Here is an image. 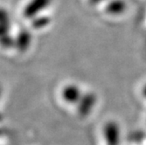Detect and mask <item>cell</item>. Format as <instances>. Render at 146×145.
<instances>
[{
  "label": "cell",
  "instance_id": "6da1fadb",
  "mask_svg": "<svg viewBox=\"0 0 146 145\" xmlns=\"http://www.w3.org/2000/svg\"><path fill=\"white\" fill-rule=\"evenodd\" d=\"M61 95L63 100L69 104L78 103L82 97V94L79 87L74 84H69L66 86L62 90Z\"/></svg>",
  "mask_w": 146,
  "mask_h": 145
},
{
  "label": "cell",
  "instance_id": "7a4b0ae2",
  "mask_svg": "<svg viewBox=\"0 0 146 145\" xmlns=\"http://www.w3.org/2000/svg\"><path fill=\"white\" fill-rule=\"evenodd\" d=\"M51 0H31L24 10V16L28 19L33 18L37 13L42 11L46 6H48Z\"/></svg>",
  "mask_w": 146,
  "mask_h": 145
},
{
  "label": "cell",
  "instance_id": "3957f363",
  "mask_svg": "<svg viewBox=\"0 0 146 145\" xmlns=\"http://www.w3.org/2000/svg\"><path fill=\"white\" fill-rule=\"evenodd\" d=\"M105 137L110 145H117L120 138L118 126L114 122H110L105 127Z\"/></svg>",
  "mask_w": 146,
  "mask_h": 145
},
{
  "label": "cell",
  "instance_id": "277c9868",
  "mask_svg": "<svg viewBox=\"0 0 146 145\" xmlns=\"http://www.w3.org/2000/svg\"><path fill=\"white\" fill-rule=\"evenodd\" d=\"M95 97L92 95H82V97L80 100V101L78 103H80V111L82 112V114H87L88 112V110L90 111V109L94 106L95 103Z\"/></svg>",
  "mask_w": 146,
  "mask_h": 145
},
{
  "label": "cell",
  "instance_id": "5b68a950",
  "mask_svg": "<svg viewBox=\"0 0 146 145\" xmlns=\"http://www.w3.org/2000/svg\"><path fill=\"white\" fill-rule=\"evenodd\" d=\"M90 2L93 4H99V3L102 2V0H90Z\"/></svg>",
  "mask_w": 146,
  "mask_h": 145
},
{
  "label": "cell",
  "instance_id": "8992f818",
  "mask_svg": "<svg viewBox=\"0 0 146 145\" xmlns=\"http://www.w3.org/2000/svg\"><path fill=\"white\" fill-rule=\"evenodd\" d=\"M143 96L144 97H146V85L143 87Z\"/></svg>",
  "mask_w": 146,
  "mask_h": 145
}]
</instances>
